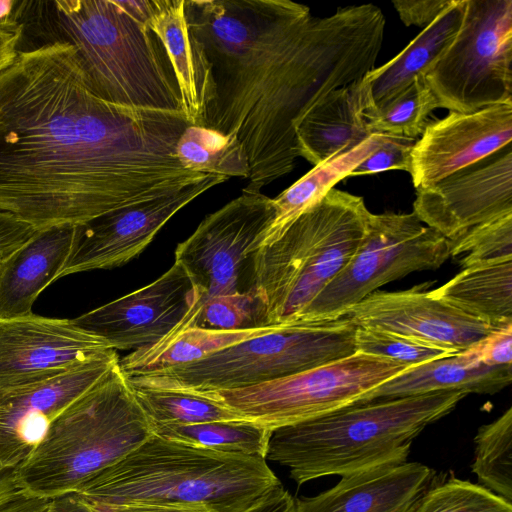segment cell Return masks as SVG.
<instances>
[{"mask_svg": "<svg viewBox=\"0 0 512 512\" xmlns=\"http://www.w3.org/2000/svg\"><path fill=\"white\" fill-rule=\"evenodd\" d=\"M188 125L100 98L67 42L19 49L0 73V211L76 226L201 182L176 156Z\"/></svg>", "mask_w": 512, "mask_h": 512, "instance_id": "6da1fadb", "label": "cell"}, {"mask_svg": "<svg viewBox=\"0 0 512 512\" xmlns=\"http://www.w3.org/2000/svg\"><path fill=\"white\" fill-rule=\"evenodd\" d=\"M186 15L212 67L204 127L243 146L251 192L294 169L300 118L375 68L386 22L373 4L315 17L290 0H186Z\"/></svg>", "mask_w": 512, "mask_h": 512, "instance_id": "7a4b0ae2", "label": "cell"}, {"mask_svg": "<svg viewBox=\"0 0 512 512\" xmlns=\"http://www.w3.org/2000/svg\"><path fill=\"white\" fill-rule=\"evenodd\" d=\"M18 18L76 50L92 90L129 108L180 112L178 87L155 34L117 0L19 1ZM182 112V111H181Z\"/></svg>", "mask_w": 512, "mask_h": 512, "instance_id": "3957f363", "label": "cell"}, {"mask_svg": "<svg viewBox=\"0 0 512 512\" xmlns=\"http://www.w3.org/2000/svg\"><path fill=\"white\" fill-rule=\"evenodd\" d=\"M466 396L462 391H437L358 400L273 430L265 459L288 468L298 486L324 476L406 462L413 440Z\"/></svg>", "mask_w": 512, "mask_h": 512, "instance_id": "277c9868", "label": "cell"}, {"mask_svg": "<svg viewBox=\"0 0 512 512\" xmlns=\"http://www.w3.org/2000/svg\"><path fill=\"white\" fill-rule=\"evenodd\" d=\"M280 484L265 458L202 449L153 434L74 493L96 512L141 503L242 512Z\"/></svg>", "mask_w": 512, "mask_h": 512, "instance_id": "5b68a950", "label": "cell"}, {"mask_svg": "<svg viewBox=\"0 0 512 512\" xmlns=\"http://www.w3.org/2000/svg\"><path fill=\"white\" fill-rule=\"evenodd\" d=\"M153 434L118 362L52 422L15 475L35 497L72 493Z\"/></svg>", "mask_w": 512, "mask_h": 512, "instance_id": "8992f818", "label": "cell"}, {"mask_svg": "<svg viewBox=\"0 0 512 512\" xmlns=\"http://www.w3.org/2000/svg\"><path fill=\"white\" fill-rule=\"evenodd\" d=\"M370 211L361 196L332 188L272 244L250 257V285L269 325L301 320L357 251Z\"/></svg>", "mask_w": 512, "mask_h": 512, "instance_id": "52a82bcc", "label": "cell"}, {"mask_svg": "<svg viewBox=\"0 0 512 512\" xmlns=\"http://www.w3.org/2000/svg\"><path fill=\"white\" fill-rule=\"evenodd\" d=\"M356 328L345 316L277 324L267 333L199 361L153 373L125 376L135 385L194 392L245 388L354 354Z\"/></svg>", "mask_w": 512, "mask_h": 512, "instance_id": "ba28073f", "label": "cell"}, {"mask_svg": "<svg viewBox=\"0 0 512 512\" xmlns=\"http://www.w3.org/2000/svg\"><path fill=\"white\" fill-rule=\"evenodd\" d=\"M512 0H465L460 28L425 73L438 108L512 103Z\"/></svg>", "mask_w": 512, "mask_h": 512, "instance_id": "9c48e42d", "label": "cell"}, {"mask_svg": "<svg viewBox=\"0 0 512 512\" xmlns=\"http://www.w3.org/2000/svg\"><path fill=\"white\" fill-rule=\"evenodd\" d=\"M412 366L361 352L270 382L210 392L242 419L270 430L363 399Z\"/></svg>", "mask_w": 512, "mask_h": 512, "instance_id": "30bf717a", "label": "cell"}, {"mask_svg": "<svg viewBox=\"0 0 512 512\" xmlns=\"http://www.w3.org/2000/svg\"><path fill=\"white\" fill-rule=\"evenodd\" d=\"M450 250V241L424 225L413 211L370 213L357 251L301 320L343 317L382 285L412 272L439 268Z\"/></svg>", "mask_w": 512, "mask_h": 512, "instance_id": "8fae6325", "label": "cell"}, {"mask_svg": "<svg viewBox=\"0 0 512 512\" xmlns=\"http://www.w3.org/2000/svg\"><path fill=\"white\" fill-rule=\"evenodd\" d=\"M273 217L272 198L242 190L238 197L207 215L177 245L175 261L189 274L202 294L201 301L244 291L240 288L242 271Z\"/></svg>", "mask_w": 512, "mask_h": 512, "instance_id": "7c38bea8", "label": "cell"}, {"mask_svg": "<svg viewBox=\"0 0 512 512\" xmlns=\"http://www.w3.org/2000/svg\"><path fill=\"white\" fill-rule=\"evenodd\" d=\"M226 180V177L210 175L175 193L126 206L76 225L69 256L58 278L128 263L152 242L178 211Z\"/></svg>", "mask_w": 512, "mask_h": 512, "instance_id": "4fadbf2b", "label": "cell"}, {"mask_svg": "<svg viewBox=\"0 0 512 512\" xmlns=\"http://www.w3.org/2000/svg\"><path fill=\"white\" fill-rule=\"evenodd\" d=\"M413 212L449 241L512 214V144L440 181L416 189Z\"/></svg>", "mask_w": 512, "mask_h": 512, "instance_id": "5bb4252c", "label": "cell"}, {"mask_svg": "<svg viewBox=\"0 0 512 512\" xmlns=\"http://www.w3.org/2000/svg\"><path fill=\"white\" fill-rule=\"evenodd\" d=\"M202 300L178 262L150 284L71 319L114 350H137L170 333Z\"/></svg>", "mask_w": 512, "mask_h": 512, "instance_id": "9a60e30c", "label": "cell"}, {"mask_svg": "<svg viewBox=\"0 0 512 512\" xmlns=\"http://www.w3.org/2000/svg\"><path fill=\"white\" fill-rule=\"evenodd\" d=\"M116 351L70 319H0V387L49 380Z\"/></svg>", "mask_w": 512, "mask_h": 512, "instance_id": "2e32d148", "label": "cell"}, {"mask_svg": "<svg viewBox=\"0 0 512 512\" xmlns=\"http://www.w3.org/2000/svg\"><path fill=\"white\" fill-rule=\"evenodd\" d=\"M119 362L116 351L58 377L0 387V468L15 469L37 447L52 422Z\"/></svg>", "mask_w": 512, "mask_h": 512, "instance_id": "e0dca14e", "label": "cell"}, {"mask_svg": "<svg viewBox=\"0 0 512 512\" xmlns=\"http://www.w3.org/2000/svg\"><path fill=\"white\" fill-rule=\"evenodd\" d=\"M429 283L407 290L376 291L344 314L357 327L379 328L461 352L478 343L493 327L428 291Z\"/></svg>", "mask_w": 512, "mask_h": 512, "instance_id": "ac0fdd59", "label": "cell"}, {"mask_svg": "<svg viewBox=\"0 0 512 512\" xmlns=\"http://www.w3.org/2000/svg\"><path fill=\"white\" fill-rule=\"evenodd\" d=\"M512 141V103L473 112H453L428 122L411 152L415 189L471 166Z\"/></svg>", "mask_w": 512, "mask_h": 512, "instance_id": "d6986e66", "label": "cell"}, {"mask_svg": "<svg viewBox=\"0 0 512 512\" xmlns=\"http://www.w3.org/2000/svg\"><path fill=\"white\" fill-rule=\"evenodd\" d=\"M418 462L386 463L341 476L336 485L295 499V512H413L435 483Z\"/></svg>", "mask_w": 512, "mask_h": 512, "instance_id": "ffe728a7", "label": "cell"}, {"mask_svg": "<svg viewBox=\"0 0 512 512\" xmlns=\"http://www.w3.org/2000/svg\"><path fill=\"white\" fill-rule=\"evenodd\" d=\"M147 26L164 48L178 87L181 111L190 125L204 126L215 86L203 45L189 26L186 0H150Z\"/></svg>", "mask_w": 512, "mask_h": 512, "instance_id": "44dd1931", "label": "cell"}, {"mask_svg": "<svg viewBox=\"0 0 512 512\" xmlns=\"http://www.w3.org/2000/svg\"><path fill=\"white\" fill-rule=\"evenodd\" d=\"M372 103L364 79L328 93L295 126L299 157L315 166L364 142L372 134L363 112Z\"/></svg>", "mask_w": 512, "mask_h": 512, "instance_id": "7402d4cb", "label": "cell"}, {"mask_svg": "<svg viewBox=\"0 0 512 512\" xmlns=\"http://www.w3.org/2000/svg\"><path fill=\"white\" fill-rule=\"evenodd\" d=\"M75 226L38 230L0 263V319L32 314L38 295L58 275L69 256Z\"/></svg>", "mask_w": 512, "mask_h": 512, "instance_id": "603a6c76", "label": "cell"}, {"mask_svg": "<svg viewBox=\"0 0 512 512\" xmlns=\"http://www.w3.org/2000/svg\"><path fill=\"white\" fill-rule=\"evenodd\" d=\"M512 382V366L483 362L475 344L452 356L407 369L361 400L389 399L437 391L498 393Z\"/></svg>", "mask_w": 512, "mask_h": 512, "instance_id": "cb8c5ba5", "label": "cell"}, {"mask_svg": "<svg viewBox=\"0 0 512 512\" xmlns=\"http://www.w3.org/2000/svg\"><path fill=\"white\" fill-rule=\"evenodd\" d=\"M464 4L465 0H454L400 53L365 75L363 79L370 88L374 104L405 89L419 75H425L457 34Z\"/></svg>", "mask_w": 512, "mask_h": 512, "instance_id": "d4e9b609", "label": "cell"}, {"mask_svg": "<svg viewBox=\"0 0 512 512\" xmlns=\"http://www.w3.org/2000/svg\"><path fill=\"white\" fill-rule=\"evenodd\" d=\"M431 292L493 327L512 325V259L463 268Z\"/></svg>", "mask_w": 512, "mask_h": 512, "instance_id": "484cf974", "label": "cell"}, {"mask_svg": "<svg viewBox=\"0 0 512 512\" xmlns=\"http://www.w3.org/2000/svg\"><path fill=\"white\" fill-rule=\"evenodd\" d=\"M385 134H372L350 151L315 165L289 188L272 198L274 217L259 236L257 249L276 241L287 228L307 209L319 202L381 143Z\"/></svg>", "mask_w": 512, "mask_h": 512, "instance_id": "4316f807", "label": "cell"}, {"mask_svg": "<svg viewBox=\"0 0 512 512\" xmlns=\"http://www.w3.org/2000/svg\"><path fill=\"white\" fill-rule=\"evenodd\" d=\"M275 325L242 330H212L186 327L170 332L158 342L132 351L119 359L126 376H136L190 364L222 349L272 330Z\"/></svg>", "mask_w": 512, "mask_h": 512, "instance_id": "83f0119b", "label": "cell"}, {"mask_svg": "<svg viewBox=\"0 0 512 512\" xmlns=\"http://www.w3.org/2000/svg\"><path fill=\"white\" fill-rule=\"evenodd\" d=\"M129 384L152 428L168 424L244 420L210 392Z\"/></svg>", "mask_w": 512, "mask_h": 512, "instance_id": "f1b7e54d", "label": "cell"}, {"mask_svg": "<svg viewBox=\"0 0 512 512\" xmlns=\"http://www.w3.org/2000/svg\"><path fill=\"white\" fill-rule=\"evenodd\" d=\"M153 433L202 449L265 458L272 430L250 421L236 420L157 425Z\"/></svg>", "mask_w": 512, "mask_h": 512, "instance_id": "f546056e", "label": "cell"}, {"mask_svg": "<svg viewBox=\"0 0 512 512\" xmlns=\"http://www.w3.org/2000/svg\"><path fill=\"white\" fill-rule=\"evenodd\" d=\"M176 156L190 171L248 179L249 164L240 142L216 130L188 125L176 144Z\"/></svg>", "mask_w": 512, "mask_h": 512, "instance_id": "4dcf8cb0", "label": "cell"}, {"mask_svg": "<svg viewBox=\"0 0 512 512\" xmlns=\"http://www.w3.org/2000/svg\"><path fill=\"white\" fill-rule=\"evenodd\" d=\"M436 108L437 101L426 84L424 75H419L395 95L377 104H370L364 110L363 116L370 134L417 139Z\"/></svg>", "mask_w": 512, "mask_h": 512, "instance_id": "1f68e13d", "label": "cell"}, {"mask_svg": "<svg viewBox=\"0 0 512 512\" xmlns=\"http://www.w3.org/2000/svg\"><path fill=\"white\" fill-rule=\"evenodd\" d=\"M472 472L481 486L512 502V407L479 427Z\"/></svg>", "mask_w": 512, "mask_h": 512, "instance_id": "d6a6232c", "label": "cell"}, {"mask_svg": "<svg viewBox=\"0 0 512 512\" xmlns=\"http://www.w3.org/2000/svg\"><path fill=\"white\" fill-rule=\"evenodd\" d=\"M269 326L264 304L252 287L199 302L171 331L186 327L242 330Z\"/></svg>", "mask_w": 512, "mask_h": 512, "instance_id": "836d02e7", "label": "cell"}, {"mask_svg": "<svg viewBox=\"0 0 512 512\" xmlns=\"http://www.w3.org/2000/svg\"><path fill=\"white\" fill-rule=\"evenodd\" d=\"M413 512H512V502L454 476L433 484Z\"/></svg>", "mask_w": 512, "mask_h": 512, "instance_id": "e575fe53", "label": "cell"}, {"mask_svg": "<svg viewBox=\"0 0 512 512\" xmlns=\"http://www.w3.org/2000/svg\"><path fill=\"white\" fill-rule=\"evenodd\" d=\"M355 347L356 352L387 358L412 367L458 353L415 337L373 327L356 328Z\"/></svg>", "mask_w": 512, "mask_h": 512, "instance_id": "d590c367", "label": "cell"}, {"mask_svg": "<svg viewBox=\"0 0 512 512\" xmlns=\"http://www.w3.org/2000/svg\"><path fill=\"white\" fill-rule=\"evenodd\" d=\"M450 244V256L462 269L512 259V214L474 227Z\"/></svg>", "mask_w": 512, "mask_h": 512, "instance_id": "8d00e7d4", "label": "cell"}, {"mask_svg": "<svg viewBox=\"0 0 512 512\" xmlns=\"http://www.w3.org/2000/svg\"><path fill=\"white\" fill-rule=\"evenodd\" d=\"M416 140L385 134L379 146L352 171L350 177L387 170H403L410 173L411 152Z\"/></svg>", "mask_w": 512, "mask_h": 512, "instance_id": "74e56055", "label": "cell"}, {"mask_svg": "<svg viewBox=\"0 0 512 512\" xmlns=\"http://www.w3.org/2000/svg\"><path fill=\"white\" fill-rule=\"evenodd\" d=\"M48 499L35 497L18 483L15 469L0 468V512H44Z\"/></svg>", "mask_w": 512, "mask_h": 512, "instance_id": "f35d334b", "label": "cell"}, {"mask_svg": "<svg viewBox=\"0 0 512 512\" xmlns=\"http://www.w3.org/2000/svg\"><path fill=\"white\" fill-rule=\"evenodd\" d=\"M454 0H394L392 4L406 26L425 28Z\"/></svg>", "mask_w": 512, "mask_h": 512, "instance_id": "ab89813d", "label": "cell"}, {"mask_svg": "<svg viewBox=\"0 0 512 512\" xmlns=\"http://www.w3.org/2000/svg\"><path fill=\"white\" fill-rule=\"evenodd\" d=\"M480 359L497 366H512V325L496 329L475 344Z\"/></svg>", "mask_w": 512, "mask_h": 512, "instance_id": "60d3db41", "label": "cell"}, {"mask_svg": "<svg viewBox=\"0 0 512 512\" xmlns=\"http://www.w3.org/2000/svg\"><path fill=\"white\" fill-rule=\"evenodd\" d=\"M37 231L14 215L0 211V263L24 245Z\"/></svg>", "mask_w": 512, "mask_h": 512, "instance_id": "b9f144b4", "label": "cell"}, {"mask_svg": "<svg viewBox=\"0 0 512 512\" xmlns=\"http://www.w3.org/2000/svg\"><path fill=\"white\" fill-rule=\"evenodd\" d=\"M242 512H295V499L280 484Z\"/></svg>", "mask_w": 512, "mask_h": 512, "instance_id": "7bdbcfd3", "label": "cell"}, {"mask_svg": "<svg viewBox=\"0 0 512 512\" xmlns=\"http://www.w3.org/2000/svg\"><path fill=\"white\" fill-rule=\"evenodd\" d=\"M22 34L23 28L18 20L0 24V73L15 60Z\"/></svg>", "mask_w": 512, "mask_h": 512, "instance_id": "ee69618b", "label": "cell"}, {"mask_svg": "<svg viewBox=\"0 0 512 512\" xmlns=\"http://www.w3.org/2000/svg\"><path fill=\"white\" fill-rule=\"evenodd\" d=\"M103 512H210L201 506L168 503H141L117 506Z\"/></svg>", "mask_w": 512, "mask_h": 512, "instance_id": "f6af8a7d", "label": "cell"}, {"mask_svg": "<svg viewBox=\"0 0 512 512\" xmlns=\"http://www.w3.org/2000/svg\"><path fill=\"white\" fill-rule=\"evenodd\" d=\"M44 512H96L74 492L52 497Z\"/></svg>", "mask_w": 512, "mask_h": 512, "instance_id": "bcb514c9", "label": "cell"}]
</instances>
